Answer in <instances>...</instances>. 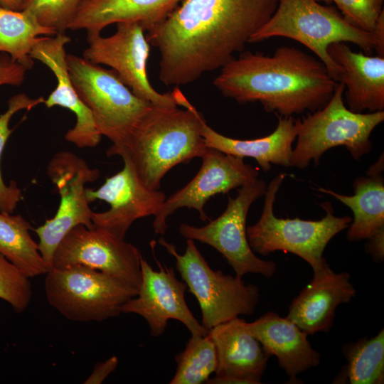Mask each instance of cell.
<instances>
[{
  "label": "cell",
  "mask_w": 384,
  "mask_h": 384,
  "mask_svg": "<svg viewBox=\"0 0 384 384\" xmlns=\"http://www.w3.org/2000/svg\"><path fill=\"white\" fill-rule=\"evenodd\" d=\"M278 1L182 0L146 35L160 53V80L178 87L220 69L244 50Z\"/></svg>",
  "instance_id": "cell-1"
},
{
  "label": "cell",
  "mask_w": 384,
  "mask_h": 384,
  "mask_svg": "<svg viewBox=\"0 0 384 384\" xmlns=\"http://www.w3.org/2000/svg\"><path fill=\"white\" fill-rule=\"evenodd\" d=\"M336 84L319 59L290 46L277 48L272 55L242 53L213 80L224 96L240 103L260 102L279 117L321 109Z\"/></svg>",
  "instance_id": "cell-2"
},
{
  "label": "cell",
  "mask_w": 384,
  "mask_h": 384,
  "mask_svg": "<svg viewBox=\"0 0 384 384\" xmlns=\"http://www.w3.org/2000/svg\"><path fill=\"white\" fill-rule=\"evenodd\" d=\"M171 94L177 105L185 110L153 105L123 144L107 151L108 156L119 155L127 160L150 189H159L173 167L201 158L208 149L202 136L205 119L178 87Z\"/></svg>",
  "instance_id": "cell-3"
},
{
  "label": "cell",
  "mask_w": 384,
  "mask_h": 384,
  "mask_svg": "<svg viewBox=\"0 0 384 384\" xmlns=\"http://www.w3.org/2000/svg\"><path fill=\"white\" fill-rule=\"evenodd\" d=\"M274 37L287 38L303 44L325 65L336 82L340 67L329 55L330 45L352 43L367 53L375 46L372 32L356 28L334 8L315 0H279L272 16L254 33L249 43Z\"/></svg>",
  "instance_id": "cell-4"
},
{
  "label": "cell",
  "mask_w": 384,
  "mask_h": 384,
  "mask_svg": "<svg viewBox=\"0 0 384 384\" xmlns=\"http://www.w3.org/2000/svg\"><path fill=\"white\" fill-rule=\"evenodd\" d=\"M286 176L285 173L277 174L267 186L260 218L246 230L248 242L254 252L263 256L277 250L293 253L308 262L314 274H318L329 267L323 257L326 245L349 226L352 218L334 215L329 202L321 203L326 212L321 220L276 217L274 203Z\"/></svg>",
  "instance_id": "cell-5"
},
{
  "label": "cell",
  "mask_w": 384,
  "mask_h": 384,
  "mask_svg": "<svg viewBox=\"0 0 384 384\" xmlns=\"http://www.w3.org/2000/svg\"><path fill=\"white\" fill-rule=\"evenodd\" d=\"M343 92V84L337 82L324 107L298 119L297 144L290 166L304 169L311 161L317 165L327 150L336 146H345L356 160L370 151V137L383 122L384 111L352 112L344 102Z\"/></svg>",
  "instance_id": "cell-6"
},
{
  "label": "cell",
  "mask_w": 384,
  "mask_h": 384,
  "mask_svg": "<svg viewBox=\"0 0 384 384\" xmlns=\"http://www.w3.org/2000/svg\"><path fill=\"white\" fill-rule=\"evenodd\" d=\"M66 63L72 82L90 110L99 132L112 146L123 144L153 105L134 94L113 70L72 54L66 55Z\"/></svg>",
  "instance_id": "cell-7"
},
{
  "label": "cell",
  "mask_w": 384,
  "mask_h": 384,
  "mask_svg": "<svg viewBox=\"0 0 384 384\" xmlns=\"http://www.w3.org/2000/svg\"><path fill=\"white\" fill-rule=\"evenodd\" d=\"M158 242L176 259V268L189 292L196 298L201 311V325L208 331L239 315L254 313L260 299L257 286L211 269L193 240L186 239L182 255L164 238H160Z\"/></svg>",
  "instance_id": "cell-8"
},
{
  "label": "cell",
  "mask_w": 384,
  "mask_h": 384,
  "mask_svg": "<svg viewBox=\"0 0 384 384\" xmlns=\"http://www.w3.org/2000/svg\"><path fill=\"white\" fill-rule=\"evenodd\" d=\"M49 304L68 320L102 321L117 316L138 291L117 278L82 265L51 268L46 274Z\"/></svg>",
  "instance_id": "cell-9"
},
{
  "label": "cell",
  "mask_w": 384,
  "mask_h": 384,
  "mask_svg": "<svg viewBox=\"0 0 384 384\" xmlns=\"http://www.w3.org/2000/svg\"><path fill=\"white\" fill-rule=\"evenodd\" d=\"M266 183L258 179L239 188L235 198H228L224 212L202 227L186 223L179 226L180 234L186 239L197 240L218 251L233 267L235 277L242 278L249 273L271 277L277 270L272 260L259 258L250 247L246 220L252 203L265 195Z\"/></svg>",
  "instance_id": "cell-10"
},
{
  "label": "cell",
  "mask_w": 384,
  "mask_h": 384,
  "mask_svg": "<svg viewBox=\"0 0 384 384\" xmlns=\"http://www.w3.org/2000/svg\"><path fill=\"white\" fill-rule=\"evenodd\" d=\"M47 174L60 194V204L54 217L33 230L39 239V252L49 270L56 247L70 230L79 225L94 228L93 211L86 198L85 185L97 180L100 171L90 168L74 153L64 151L55 154L49 161Z\"/></svg>",
  "instance_id": "cell-11"
},
{
  "label": "cell",
  "mask_w": 384,
  "mask_h": 384,
  "mask_svg": "<svg viewBox=\"0 0 384 384\" xmlns=\"http://www.w3.org/2000/svg\"><path fill=\"white\" fill-rule=\"evenodd\" d=\"M144 28L138 22L117 23L114 34H87L88 46L83 58L97 65H105L117 73L134 94L154 106L177 107L171 94L160 93L151 85L147 75L149 43Z\"/></svg>",
  "instance_id": "cell-12"
},
{
  "label": "cell",
  "mask_w": 384,
  "mask_h": 384,
  "mask_svg": "<svg viewBox=\"0 0 384 384\" xmlns=\"http://www.w3.org/2000/svg\"><path fill=\"white\" fill-rule=\"evenodd\" d=\"M142 257L139 250L124 239L102 228L79 225L56 247L51 268L85 266L111 275L138 291Z\"/></svg>",
  "instance_id": "cell-13"
},
{
  "label": "cell",
  "mask_w": 384,
  "mask_h": 384,
  "mask_svg": "<svg viewBox=\"0 0 384 384\" xmlns=\"http://www.w3.org/2000/svg\"><path fill=\"white\" fill-rule=\"evenodd\" d=\"M201 159V166L193 178L166 198L154 215L153 228L156 234H165L168 217L180 208L196 210L200 218L206 221L209 218L204 211V206L208 200L258 178V170L245 164L243 158L208 148Z\"/></svg>",
  "instance_id": "cell-14"
},
{
  "label": "cell",
  "mask_w": 384,
  "mask_h": 384,
  "mask_svg": "<svg viewBox=\"0 0 384 384\" xmlns=\"http://www.w3.org/2000/svg\"><path fill=\"white\" fill-rule=\"evenodd\" d=\"M155 260L159 270H154L142 257V280L137 294L122 305L121 313L142 316L154 337L164 333L170 319L181 322L191 335H207L208 331L195 318L186 304V284L177 279L173 267H167Z\"/></svg>",
  "instance_id": "cell-15"
},
{
  "label": "cell",
  "mask_w": 384,
  "mask_h": 384,
  "mask_svg": "<svg viewBox=\"0 0 384 384\" xmlns=\"http://www.w3.org/2000/svg\"><path fill=\"white\" fill-rule=\"evenodd\" d=\"M124 161L123 169L107 178L97 189H85L89 203L101 200L110 208L100 213L92 212L94 227L102 228L124 239L127 230L137 220L155 215L166 196L159 189H150L139 179L130 163Z\"/></svg>",
  "instance_id": "cell-16"
},
{
  "label": "cell",
  "mask_w": 384,
  "mask_h": 384,
  "mask_svg": "<svg viewBox=\"0 0 384 384\" xmlns=\"http://www.w3.org/2000/svg\"><path fill=\"white\" fill-rule=\"evenodd\" d=\"M70 41L65 33H57L53 37L41 36L32 48L30 57L50 68L57 80L55 89L44 100L46 107L59 106L75 115V124L65 133V140L78 148H92L100 142L102 135L90 110L80 98L70 79L65 48Z\"/></svg>",
  "instance_id": "cell-17"
},
{
  "label": "cell",
  "mask_w": 384,
  "mask_h": 384,
  "mask_svg": "<svg viewBox=\"0 0 384 384\" xmlns=\"http://www.w3.org/2000/svg\"><path fill=\"white\" fill-rule=\"evenodd\" d=\"M246 321L235 317L208 331L215 346V376L206 383H261L270 357L246 329Z\"/></svg>",
  "instance_id": "cell-18"
},
{
  "label": "cell",
  "mask_w": 384,
  "mask_h": 384,
  "mask_svg": "<svg viewBox=\"0 0 384 384\" xmlns=\"http://www.w3.org/2000/svg\"><path fill=\"white\" fill-rule=\"evenodd\" d=\"M328 53L340 67L337 82L344 85L346 107L357 113L384 110V56L355 52L346 44L330 45Z\"/></svg>",
  "instance_id": "cell-19"
},
{
  "label": "cell",
  "mask_w": 384,
  "mask_h": 384,
  "mask_svg": "<svg viewBox=\"0 0 384 384\" xmlns=\"http://www.w3.org/2000/svg\"><path fill=\"white\" fill-rule=\"evenodd\" d=\"M355 294L349 273H336L329 266L314 274L311 281L292 301L286 318L308 335L326 332L333 324L338 306L349 302Z\"/></svg>",
  "instance_id": "cell-20"
},
{
  "label": "cell",
  "mask_w": 384,
  "mask_h": 384,
  "mask_svg": "<svg viewBox=\"0 0 384 384\" xmlns=\"http://www.w3.org/2000/svg\"><path fill=\"white\" fill-rule=\"evenodd\" d=\"M245 327L270 356L277 357L289 383H296L299 373L320 363L321 355L311 346L308 334L275 312H267L252 322L246 321Z\"/></svg>",
  "instance_id": "cell-21"
},
{
  "label": "cell",
  "mask_w": 384,
  "mask_h": 384,
  "mask_svg": "<svg viewBox=\"0 0 384 384\" xmlns=\"http://www.w3.org/2000/svg\"><path fill=\"white\" fill-rule=\"evenodd\" d=\"M182 0H82L68 29L100 33L112 23L138 22L148 31Z\"/></svg>",
  "instance_id": "cell-22"
},
{
  "label": "cell",
  "mask_w": 384,
  "mask_h": 384,
  "mask_svg": "<svg viewBox=\"0 0 384 384\" xmlns=\"http://www.w3.org/2000/svg\"><path fill=\"white\" fill-rule=\"evenodd\" d=\"M297 127L298 119L292 116L279 117L277 127L269 135L254 139H238L217 132L204 120L202 136L208 148L243 159H254L262 171H267L272 164L290 166Z\"/></svg>",
  "instance_id": "cell-23"
},
{
  "label": "cell",
  "mask_w": 384,
  "mask_h": 384,
  "mask_svg": "<svg viewBox=\"0 0 384 384\" xmlns=\"http://www.w3.org/2000/svg\"><path fill=\"white\" fill-rule=\"evenodd\" d=\"M383 154L372 164L366 176H359L353 183L354 194L346 196L331 189L319 187L320 192L330 195L347 206L353 212L347 239L356 242L384 233Z\"/></svg>",
  "instance_id": "cell-24"
},
{
  "label": "cell",
  "mask_w": 384,
  "mask_h": 384,
  "mask_svg": "<svg viewBox=\"0 0 384 384\" xmlns=\"http://www.w3.org/2000/svg\"><path fill=\"white\" fill-rule=\"evenodd\" d=\"M31 229L21 215L0 212V254L30 278L46 274L48 270Z\"/></svg>",
  "instance_id": "cell-25"
},
{
  "label": "cell",
  "mask_w": 384,
  "mask_h": 384,
  "mask_svg": "<svg viewBox=\"0 0 384 384\" xmlns=\"http://www.w3.org/2000/svg\"><path fill=\"white\" fill-rule=\"evenodd\" d=\"M55 30L41 26L23 11H14L0 5V52L26 70L34 64L30 53L41 36H55Z\"/></svg>",
  "instance_id": "cell-26"
},
{
  "label": "cell",
  "mask_w": 384,
  "mask_h": 384,
  "mask_svg": "<svg viewBox=\"0 0 384 384\" xmlns=\"http://www.w3.org/2000/svg\"><path fill=\"white\" fill-rule=\"evenodd\" d=\"M176 371L170 384L206 383L215 372L218 358L211 337L192 335L186 348L175 357Z\"/></svg>",
  "instance_id": "cell-27"
},
{
  "label": "cell",
  "mask_w": 384,
  "mask_h": 384,
  "mask_svg": "<svg viewBox=\"0 0 384 384\" xmlns=\"http://www.w3.org/2000/svg\"><path fill=\"white\" fill-rule=\"evenodd\" d=\"M348 360L346 375L353 384L384 383V331L345 347Z\"/></svg>",
  "instance_id": "cell-28"
},
{
  "label": "cell",
  "mask_w": 384,
  "mask_h": 384,
  "mask_svg": "<svg viewBox=\"0 0 384 384\" xmlns=\"http://www.w3.org/2000/svg\"><path fill=\"white\" fill-rule=\"evenodd\" d=\"M44 100L43 97L30 98L25 93H18L9 100L6 111L0 115V164L6 143L13 132L9 128L12 116L21 110H30ZM21 198V191L15 181H11L9 186L5 184L0 167V212L13 213Z\"/></svg>",
  "instance_id": "cell-29"
},
{
  "label": "cell",
  "mask_w": 384,
  "mask_h": 384,
  "mask_svg": "<svg viewBox=\"0 0 384 384\" xmlns=\"http://www.w3.org/2000/svg\"><path fill=\"white\" fill-rule=\"evenodd\" d=\"M82 0H25L21 11L32 16L41 26L57 33H65Z\"/></svg>",
  "instance_id": "cell-30"
},
{
  "label": "cell",
  "mask_w": 384,
  "mask_h": 384,
  "mask_svg": "<svg viewBox=\"0 0 384 384\" xmlns=\"http://www.w3.org/2000/svg\"><path fill=\"white\" fill-rule=\"evenodd\" d=\"M33 296L30 277L0 254V299L17 313L28 306Z\"/></svg>",
  "instance_id": "cell-31"
},
{
  "label": "cell",
  "mask_w": 384,
  "mask_h": 384,
  "mask_svg": "<svg viewBox=\"0 0 384 384\" xmlns=\"http://www.w3.org/2000/svg\"><path fill=\"white\" fill-rule=\"evenodd\" d=\"M384 0H332L343 18L363 31L372 32L384 11Z\"/></svg>",
  "instance_id": "cell-32"
},
{
  "label": "cell",
  "mask_w": 384,
  "mask_h": 384,
  "mask_svg": "<svg viewBox=\"0 0 384 384\" xmlns=\"http://www.w3.org/2000/svg\"><path fill=\"white\" fill-rule=\"evenodd\" d=\"M26 68L7 55H0V85H20L25 79Z\"/></svg>",
  "instance_id": "cell-33"
},
{
  "label": "cell",
  "mask_w": 384,
  "mask_h": 384,
  "mask_svg": "<svg viewBox=\"0 0 384 384\" xmlns=\"http://www.w3.org/2000/svg\"><path fill=\"white\" fill-rule=\"evenodd\" d=\"M118 365V358L113 356L107 361L98 363L90 376L85 380V384H101L108 375L115 370Z\"/></svg>",
  "instance_id": "cell-34"
},
{
  "label": "cell",
  "mask_w": 384,
  "mask_h": 384,
  "mask_svg": "<svg viewBox=\"0 0 384 384\" xmlns=\"http://www.w3.org/2000/svg\"><path fill=\"white\" fill-rule=\"evenodd\" d=\"M366 250L375 262H382L384 257V233L368 239Z\"/></svg>",
  "instance_id": "cell-35"
},
{
  "label": "cell",
  "mask_w": 384,
  "mask_h": 384,
  "mask_svg": "<svg viewBox=\"0 0 384 384\" xmlns=\"http://www.w3.org/2000/svg\"><path fill=\"white\" fill-rule=\"evenodd\" d=\"M375 38L374 49L378 55L384 56V11L378 18L372 31Z\"/></svg>",
  "instance_id": "cell-36"
},
{
  "label": "cell",
  "mask_w": 384,
  "mask_h": 384,
  "mask_svg": "<svg viewBox=\"0 0 384 384\" xmlns=\"http://www.w3.org/2000/svg\"><path fill=\"white\" fill-rule=\"evenodd\" d=\"M25 0H0V5L4 8L21 11Z\"/></svg>",
  "instance_id": "cell-37"
},
{
  "label": "cell",
  "mask_w": 384,
  "mask_h": 384,
  "mask_svg": "<svg viewBox=\"0 0 384 384\" xmlns=\"http://www.w3.org/2000/svg\"><path fill=\"white\" fill-rule=\"evenodd\" d=\"M315 1L319 3H325L326 4H331L332 2V0H315Z\"/></svg>",
  "instance_id": "cell-38"
}]
</instances>
